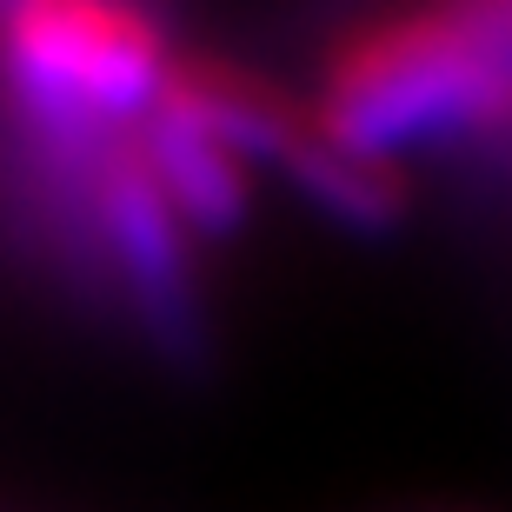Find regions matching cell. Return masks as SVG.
Wrapping results in <instances>:
<instances>
[{
    "label": "cell",
    "instance_id": "7a4b0ae2",
    "mask_svg": "<svg viewBox=\"0 0 512 512\" xmlns=\"http://www.w3.org/2000/svg\"><path fill=\"white\" fill-rule=\"evenodd\" d=\"M173 40L153 14L100 0L0 7V94L40 140L127 133L173 74Z\"/></svg>",
    "mask_w": 512,
    "mask_h": 512
},
{
    "label": "cell",
    "instance_id": "6da1fadb",
    "mask_svg": "<svg viewBox=\"0 0 512 512\" xmlns=\"http://www.w3.org/2000/svg\"><path fill=\"white\" fill-rule=\"evenodd\" d=\"M320 114L380 160L433 140H499L512 133V60L479 7L386 14L326 54Z\"/></svg>",
    "mask_w": 512,
    "mask_h": 512
}]
</instances>
